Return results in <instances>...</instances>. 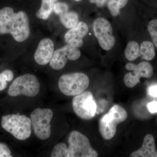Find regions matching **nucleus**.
Instances as JSON below:
<instances>
[{
  "label": "nucleus",
  "mask_w": 157,
  "mask_h": 157,
  "mask_svg": "<svg viewBox=\"0 0 157 157\" xmlns=\"http://www.w3.org/2000/svg\"><path fill=\"white\" fill-rule=\"evenodd\" d=\"M139 50L140 56L146 60H151L155 56L154 44L149 41H144L142 42Z\"/></svg>",
  "instance_id": "obj_17"
},
{
  "label": "nucleus",
  "mask_w": 157,
  "mask_h": 157,
  "mask_svg": "<svg viewBox=\"0 0 157 157\" xmlns=\"http://www.w3.org/2000/svg\"><path fill=\"white\" fill-rule=\"evenodd\" d=\"M72 106L76 115L84 120L92 119L97 111V104L92 94L90 91H84L74 96Z\"/></svg>",
  "instance_id": "obj_8"
},
{
  "label": "nucleus",
  "mask_w": 157,
  "mask_h": 157,
  "mask_svg": "<svg viewBox=\"0 0 157 157\" xmlns=\"http://www.w3.org/2000/svg\"><path fill=\"white\" fill-rule=\"evenodd\" d=\"M30 33L28 16L24 11L14 12L11 7L0 10V34H10L15 41L23 42Z\"/></svg>",
  "instance_id": "obj_1"
},
{
  "label": "nucleus",
  "mask_w": 157,
  "mask_h": 157,
  "mask_svg": "<svg viewBox=\"0 0 157 157\" xmlns=\"http://www.w3.org/2000/svg\"><path fill=\"white\" fill-rule=\"evenodd\" d=\"M107 0H90V2L95 3L98 7H103L107 2Z\"/></svg>",
  "instance_id": "obj_26"
},
{
  "label": "nucleus",
  "mask_w": 157,
  "mask_h": 157,
  "mask_svg": "<svg viewBox=\"0 0 157 157\" xmlns=\"http://www.w3.org/2000/svg\"><path fill=\"white\" fill-rule=\"evenodd\" d=\"M156 146L154 137L152 135L148 134L144 138L142 146L136 151L133 152L131 157H154Z\"/></svg>",
  "instance_id": "obj_13"
},
{
  "label": "nucleus",
  "mask_w": 157,
  "mask_h": 157,
  "mask_svg": "<svg viewBox=\"0 0 157 157\" xmlns=\"http://www.w3.org/2000/svg\"><path fill=\"white\" fill-rule=\"evenodd\" d=\"M124 80L126 86L129 88L135 87L140 82V80L134 76L132 72L127 73L124 77Z\"/></svg>",
  "instance_id": "obj_22"
},
{
  "label": "nucleus",
  "mask_w": 157,
  "mask_h": 157,
  "mask_svg": "<svg viewBox=\"0 0 157 157\" xmlns=\"http://www.w3.org/2000/svg\"><path fill=\"white\" fill-rule=\"evenodd\" d=\"M75 1H77V2H78V1H81V0H75Z\"/></svg>",
  "instance_id": "obj_29"
},
{
  "label": "nucleus",
  "mask_w": 157,
  "mask_h": 157,
  "mask_svg": "<svg viewBox=\"0 0 157 157\" xmlns=\"http://www.w3.org/2000/svg\"><path fill=\"white\" fill-rule=\"evenodd\" d=\"M13 78L14 74L11 70H5L0 73V91L6 88L7 82H11Z\"/></svg>",
  "instance_id": "obj_20"
},
{
  "label": "nucleus",
  "mask_w": 157,
  "mask_h": 157,
  "mask_svg": "<svg viewBox=\"0 0 157 157\" xmlns=\"http://www.w3.org/2000/svg\"><path fill=\"white\" fill-rule=\"evenodd\" d=\"M128 113L126 110L118 105L113 106L106 114L99 121V132L104 139H112L116 133L118 124L126 120Z\"/></svg>",
  "instance_id": "obj_4"
},
{
  "label": "nucleus",
  "mask_w": 157,
  "mask_h": 157,
  "mask_svg": "<svg viewBox=\"0 0 157 157\" xmlns=\"http://www.w3.org/2000/svg\"><path fill=\"white\" fill-rule=\"evenodd\" d=\"M140 47L137 42L132 41L128 43L125 50L126 58L130 61L135 60L140 56Z\"/></svg>",
  "instance_id": "obj_18"
},
{
  "label": "nucleus",
  "mask_w": 157,
  "mask_h": 157,
  "mask_svg": "<svg viewBox=\"0 0 157 157\" xmlns=\"http://www.w3.org/2000/svg\"><path fill=\"white\" fill-rule=\"evenodd\" d=\"M135 64L132 63H128L126 65V69L127 70H129V71H133L134 68H135Z\"/></svg>",
  "instance_id": "obj_27"
},
{
  "label": "nucleus",
  "mask_w": 157,
  "mask_h": 157,
  "mask_svg": "<svg viewBox=\"0 0 157 157\" xmlns=\"http://www.w3.org/2000/svg\"><path fill=\"white\" fill-rule=\"evenodd\" d=\"M132 72L135 77L140 80L141 77L151 78L153 73V68L152 65L147 62H142L135 65Z\"/></svg>",
  "instance_id": "obj_14"
},
{
  "label": "nucleus",
  "mask_w": 157,
  "mask_h": 157,
  "mask_svg": "<svg viewBox=\"0 0 157 157\" xmlns=\"http://www.w3.org/2000/svg\"><path fill=\"white\" fill-rule=\"evenodd\" d=\"M54 52V44L49 38L42 39L39 42L35 55L34 59L40 65L47 64L50 62Z\"/></svg>",
  "instance_id": "obj_11"
},
{
  "label": "nucleus",
  "mask_w": 157,
  "mask_h": 157,
  "mask_svg": "<svg viewBox=\"0 0 157 157\" xmlns=\"http://www.w3.org/2000/svg\"><path fill=\"white\" fill-rule=\"evenodd\" d=\"M128 0H107V6L113 16H116L120 13V9L126 6Z\"/></svg>",
  "instance_id": "obj_19"
},
{
  "label": "nucleus",
  "mask_w": 157,
  "mask_h": 157,
  "mask_svg": "<svg viewBox=\"0 0 157 157\" xmlns=\"http://www.w3.org/2000/svg\"><path fill=\"white\" fill-rule=\"evenodd\" d=\"M147 28L151 37L153 44L157 48V19L152 20L150 21Z\"/></svg>",
  "instance_id": "obj_21"
},
{
  "label": "nucleus",
  "mask_w": 157,
  "mask_h": 157,
  "mask_svg": "<svg viewBox=\"0 0 157 157\" xmlns=\"http://www.w3.org/2000/svg\"><path fill=\"white\" fill-rule=\"evenodd\" d=\"M11 152L6 144L0 142V157H11Z\"/></svg>",
  "instance_id": "obj_23"
},
{
  "label": "nucleus",
  "mask_w": 157,
  "mask_h": 157,
  "mask_svg": "<svg viewBox=\"0 0 157 157\" xmlns=\"http://www.w3.org/2000/svg\"><path fill=\"white\" fill-rule=\"evenodd\" d=\"M154 157H157V151L155 152V153Z\"/></svg>",
  "instance_id": "obj_28"
},
{
  "label": "nucleus",
  "mask_w": 157,
  "mask_h": 157,
  "mask_svg": "<svg viewBox=\"0 0 157 157\" xmlns=\"http://www.w3.org/2000/svg\"></svg>",
  "instance_id": "obj_30"
},
{
  "label": "nucleus",
  "mask_w": 157,
  "mask_h": 157,
  "mask_svg": "<svg viewBox=\"0 0 157 157\" xmlns=\"http://www.w3.org/2000/svg\"><path fill=\"white\" fill-rule=\"evenodd\" d=\"M58 15L62 24L67 28H72L78 23V14L73 11H69L67 10L60 13Z\"/></svg>",
  "instance_id": "obj_15"
},
{
  "label": "nucleus",
  "mask_w": 157,
  "mask_h": 157,
  "mask_svg": "<svg viewBox=\"0 0 157 157\" xmlns=\"http://www.w3.org/2000/svg\"><path fill=\"white\" fill-rule=\"evenodd\" d=\"M94 33L101 48L109 50L114 46L115 39L113 35L112 26L105 18L99 17L93 24Z\"/></svg>",
  "instance_id": "obj_9"
},
{
  "label": "nucleus",
  "mask_w": 157,
  "mask_h": 157,
  "mask_svg": "<svg viewBox=\"0 0 157 157\" xmlns=\"http://www.w3.org/2000/svg\"><path fill=\"white\" fill-rule=\"evenodd\" d=\"M88 31V27L85 23L78 22L65 34V42L73 47H81L83 44L82 39L87 35Z\"/></svg>",
  "instance_id": "obj_12"
},
{
  "label": "nucleus",
  "mask_w": 157,
  "mask_h": 157,
  "mask_svg": "<svg viewBox=\"0 0 157 157\" xmlns=\"http://www.w3.org/2000/svg\"><path fill=\"white\" fill-rule=\"evenodd\" d=\"M31 119L18 114L3 116L1 125L3 129L18 140H25L30 137Z\"/></svg>",
  "instance_id": "obj_3"
},
{
  "label": "nucleus",
  "mask_w": 157,
  "mask_h": 157,
  "mask_svg": "<svg viewBox=\"0 0 157 157\" xmlns=\"http://www.w3.org/2000/svg\"><path fill=\"white\" fill-rule=\"evenodd\" d=\"M68 145L61 142L55 145L51 154L52 157H97L98 154L93 149L85 135L76 131L70 132Z\"/></svg>",
  "instance_id": "obj_2"
},
{
  "label": "nucleus",
  "mask_w": 157,
  "mask_h": 157,
  "mask_svg": "<svg viewBox=\"0 0 157 157\" xmlns=\"http://www.w3.org/2000/svg\"><path fill=\"white\" fill-rule=\"evenodd\" d=\"M147 92L148 95L153 98H157V83H154L147 87Z\"/></svg>",
  "instance_id": "obj_24"
},
{
  "label": "nucleus",
  "mask_w": 157,
  "mask_h": 157,
  "mask_svg": "<svg viewBox=\"0 0 157 157\" xmlns=\"http://www.w3.org/2000/svg\"><path fill=\"white\" fill-rule=\"evenodd\" d=\"M89 84L88 76L82 73L64 74L58 82L59 89L63 94L74 97L84 92Z\"/></svg>",
  "instance_id": "obj_5"
},
{
  "label": "nucleus",
  "mask_w": 157,
  "mask_h": 157,
  "mask_svg": "<svg viewBox=\"0 0 157 157\" xmlns=\"http://www.w3.org/2000/svg\"><path fill=\"white\" fill-rule=\"evenodd\" d=\"M147 108L151 113H157V101H153L149 103L147 105Z\"/></svg>",
  "instance_id": "obj_25"
},
{
  "label": "nucleus",
  "mask_w": 157,
  "mask_h": 157,
  "mask_svg": "<svg viewBox=\"0 0 157 157\" xmlns=\"http://www.w3.org/2000/svg\"><path fill=\"white\" fill-rule=\"evenodd\" d=\"M57 0H42L41 7L36 13L39 19L46 20L53 11L54 6Z\"/></svg>",
  "instance_id": "obj_16"
},
{
  "label": "nucleus",
  "mask_w": 157,
  "mask_h": 157,
  "mask_svg": "<svg viewBox=\"0 0 157 157\" xmlns=\"http://www.w3.org/2000/svg\"><path fill=\"white\" fill-rule=\"evenodd\" d=\"M40 84L35 75L27 73L15 78L9 86L8 94L11 97L21 95L35 97L39 94Z\"/></svg>",
  "instance_id": "obj_6"
},
{
  "label": "nucleus",
  "mask_w": 157,
  "mask_h": 157,
  "mask_svg": "<svg viewBox=\"0 0 157 157\" xmlns=\"http://www.w3.org/2000/svg\"><path fill=\"white\" fill-rule=\"evenodd\" d=\"M80 55L81 52L78 48L67 44L54 52L49 62L51 67L55 70H61L64 67L68 60H76Z\"/></svg>",
  "instance_id": "obj_10"
},
{
  "label": "nucleus",
  "mask_w": 157,
  "mask_h": 157,
  "mask_svg": "<svg viewBox=\"0 0 157 157\" xmlns=\"http://www.w3.org/2000/svg\"><path fill=\"white\" fill-rule=\"evenodd\" d=\"M53 116V111L48 108H36L31 113V123L34 133L40 140H46L50 137V123Z\"/></svg>",
  "instance_id": "obj_7"
}]
</instances>
